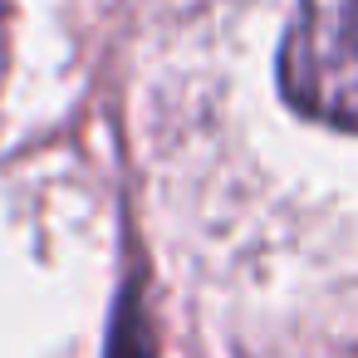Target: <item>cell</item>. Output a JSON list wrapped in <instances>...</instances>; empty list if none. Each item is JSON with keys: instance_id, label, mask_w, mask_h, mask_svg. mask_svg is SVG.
<instances>
[{"instance_id": "cell-1", "label": "cell", "mask_w": 358, "mask_h": 358, "mask_svg": "<svg viewBox=\"0 0 358 358\" xmlns=\"http://www.w3.org/2000/svg\"><path fill=\"white\" fill-rule=\"evenodd\" d=\"M280 89L299 113L358 133V0H304L280 50Z\"/></svg>"}, {"instance_id": "cell-2", "label": "cell", "mask_w": 358, "mask_h": 358, "mask_svg": "<svg viewBox=\"0 0 358 358\" xmlns=\"http://www.w3.org/2000/svg\"><path fill=\"white\" fill-rule=\"evenodd\" d=\"M0 74H6V0H0Z\"/></svg>"}]
</instances>
